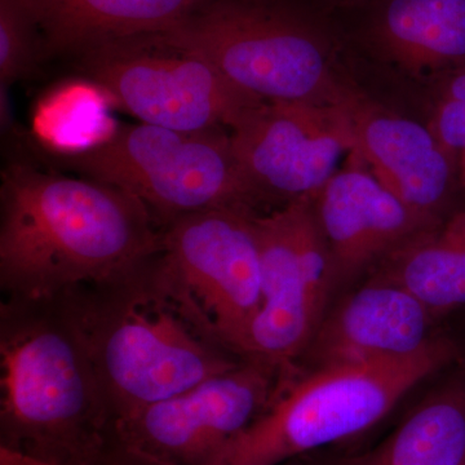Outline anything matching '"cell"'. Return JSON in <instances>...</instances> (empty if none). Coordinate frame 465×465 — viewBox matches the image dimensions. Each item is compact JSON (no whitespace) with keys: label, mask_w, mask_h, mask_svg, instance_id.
Returning <instances> with one entry per match:
<instances>
[{"label":"cell","mask_w":465,"mask_h":465,"mask_svg":"<svg viewBox=\"0 0 465 465\" xmlns=\"http://www.w3.org/2000/svg\"><path fill=\"white\" fill-rule=\"evenodd\" d=\"M314 210L331 255L336 283L381 264L419 232L430 228L354 150L314 197Z\"/></svg>","instance_id":"obj_12"},{"label":"cell","mask_w":465,"mask_h":465,"mask_svg":"<svg viewBox=\"0 0 465 465\" xmlns=\"http://www.w3.org/2000/svg\"><path fill=\"white\" fill-rule=\"evenodd\" d=\"M433 320L409 291L372 275L323 317L299 362L308 371L414 356L436 341Z\"/></svg>","instance_id":"obj_13"},{"label":"cell","mask_w":465,"mask_h":465,"mask_svg":"<svg viewBox=\"0 0 465 465\" xmlns=\"http://www.w3.org/2000/svg\"><path fill=\"white\" fill-rule=\"evenodd\" d=\"M349 465H465V385L428 396L381 445Z\"/></svg>","instance_id":"obj_18"},{"label":"cell","mask_w":465,"mask_h":465,"mask_svg":"<svg viewBox=\"0 0 465 465\" xmlns=\"http://www.w3.org/2000/svg\"><path fill=\"white\" fill-rule=\"evenodd\" d=\"M354 152L424 224L442 222L451 188V153L430 125L363 103L353 105Z\"/></svg>","instance_id":"obj_14"},{"label":"cell","mask_w":465,"mask_h":465,"mask_svg":"<svg viewBox=\"0 0 465 465\" xmlns=\"http://www.w3.org/2000/svg\"><path fill=\"white\" fill-rule=\"evenodd\" d=\"M45 56H78L128 36L173 30L210 0H25Z\"/></svg>","instance_id":"obj_15"},{"label":"cell","mask_w":465,"mask_h":465,"mask_svg":"<svg viewBox=\"0 0 465 465\" xmlns=\"http://www.w3.org/2000/svg\"><path fill=\"white\" fill-rule=\"evenodd\" d=\"M0 465H39L29 460L27 458L15 454L5 449H0Z\"/></svg>","instance_id":"obj_22"},{"label":"cell","mask_w":465,"mask_h":465,"mask_svg":"<svg viewBox=\"0 0 465 465\" xmlns=\"http://www.w3.org/2000/svg\"><path fill=\"white\" fill-rule=\"evenodd\" d=\"M75 58L90 84L142 124L186 133L232 128L262 103L170 32L115 39Z\"/></svg>","instance_id":"obj_8"},{"label":"cell","mask_w":465,"mask_h":465,"mask_svg":"<svg viewBox=\"0 0 465 465\" xmlns=\"http://www.w3.org/2000/svg\"><path fill=\"white\" fill-rule=\"evenodd\" d=\"M262 302L251 323L242 358L295 369L336 284L332 259L314 210V197L289 202L255 215Z\"/></svg>","instance_id":"obj_9"},{"label":"cell","mask_w":465,"mask_h":465,"mask_svg":"<svg viewBox=\"0 0 465 465\" xmlns=\"http://www.w3.org/2000/svg\"><path fill=\"white\" fill-rule=\"evenodd\" d=\"M374 275L409 291L436 318L465 307V213L419 232Z\"/></svg>","instance_id":"obj_17"},{"label":"cell","mask_w":465,"mask_h":465,"mask_svg":"<svg viewBox=\"0 0 465 465\" xmlns=\"http://www.w3.org/2000/svg\"><path fill=\"white\" fill-rule=\"evenodd\" d=\"M45 58L41 30L25 0H0V84L26 78Z\"/></svg>","instance_id":"obj_19"},{"label":"cell","mask_w":465,"mask_h":465,"mask_svg":"<svg viewBox=\"0 0 465 465\" xmlns=\"http://www.w3.org/2000/svg\"><path fill=\"white\" fill-rule=\"evenodd\" d=\"M369 34L411 72L465 63V0H374Z\"/></svg>","instance_id":"obj_16"},{"label":"cell","mask_w":465,"mask_h":465,"mask_svg":"<svg viewBox=\"0 0 465 465\" xmlns=\"http://www.w3.org/2000/svg\"><path fill=\"white\" fill-rule=\"evenodd\" d=\"M24 458H25V457H24ZM29 460H30V459H29ZM32 461H33V460H32ZM34 463H35V461H34ZM36 464H39V463H36ZM39 465H43V464H39Z\"/></svg>","instance_id":"obj_23"},{"label":"cell","mask_w":465,"mask_h":465,"mask_svg":"<svg viewBox=\"0 0 465 465\" xmlns=\"http://www.w3.org/2000/svg\"><path fill=\"white\" fill-rule=\"evenodd\" d=\"M0 449L43 465H121L114 410L54 302L0 305Z\"/></svg>","instance_id":"obj_2"},{"label":"cell","mask_w":465,"mask_h":465,"mask_svg":"<svg viewBox=\"0 0 465 465\" xmlns=\"http://www.w3.org/2000/svg\"><path fill=\"white\" fill-rule=\"evenodd\" d=\"M430 128L451 154L465 150V101L440 100Z\"/></svg>","instance_id":"obj_20"},{"label":"cell","mask_w":465,"mask_h":465,"mask_svg":"<svg viewBox=\"0 0 465 465\" xmlns=\"http://www.w3.org/2000/svg\"><path fill=\"white\" fill-rule=\"evenodd\" d=\"M177 41L259 101L342 104L329 33L286 0H210L179 26Z\"/></svg>","instance_id":"obj_5"},{"label":"cell","mask_w":465,"mask_h":465,"mask_svg":"<svg viewBox=\"0 0 465 465\" xmlns=\"http://www.w3.org/2000/svg\"><path fill=\"white\" fill-rule=\"evenodd\" d=\"M357 99L262 101L240 116L232 146L262 201L316 197L354 149Z\"/></svg>","instance_id":"obj_11"},{"label":"cell","mask_w":465,"mask_h":465,"mask_svg":"<svg viewBox=\"0 0 465 465\" xmlns=\"http://www.w3.org/2000/svg\"><path fill=\"white\" fill-rule=\"evenodd\" d=\"M286 374L243 360L142 411L116 421L121 465H210L268 409Z\"/></svg>","instance_id":"obj_10"},{"label":"cell","mask_w":465,"mask_h":465,"mask_svg":"<svg viewBox=\"0 0 465 465\" xmlns=\"http://www.w3.org/2000/svg\"><path fill=\"white\" fill-rule=\"evenodd\" d=\"M255 210L222 207L162 228L155 281L207 338L242 358L262 302Z\"/></svg>","instance_id":"obj_7"},{"label":"cell","mask_w":465,"mask_h":465,"mask_svg":"<svg viewBox=\"0 0 465 465\" xmlns=\"http://www.w3.org/2000/svg\"><path fill=\"white\" fill-rule=\"evenodd\" d=\"M149 259L54 300L87 351L116 421L243 361L189 320L155 281Z\"/></svg>","instance_id":"obj_3"},{"label":"cell","mask_w":465,"mask_h":465,"mask_svg":"<svg viewBox=\"0 0 465 465\" xmlns=\"http://www.w3.org/2000/svg\"><path fill=\"white\" fill-rule=\"evenodd\" d=\"M61 166L124 192L161 228L222 207L255 210L262 202L235 154L231 134L121 125L104 142L60 155Z\"/></svg>","instance_id":"obj_6"},{"label":"cell","mask_w":465,"mask_h":465,"mask_svg":"<svg viewBox=\"0 0 465 465\" xmlns=\"http://www.w3.org/2000/svg\"><path fill=\"white\" fill-rule=\"evenodd\" d=\"M440 100L465 101V70L450 79Z\"/></svg>","instance_id":"obj_21"},{"label":"cell","mask_w":465,"mask_h":465,"mask_svg":"<svg viewBox=\"0 0 465 465\" xmlns=\"http://www.w3.org/2000/svg\"><path fill=\"white\" fill-rule=\"evenodd\" d=\"M139 201L88 177L5 168L0 188V287L5 299L54 302L133 271L161 246Z\"/></svg>","instance_id":"obj_1"},{"label":"cell","mask_w":465,"mask_h":465,"mask_svg":"<svg viewBox=\"0 0 465 465\" xmlns=\"http://www.w3.org/2000/svg\"><path fill=\"white\" fill-rule=\"evenodd\" d=\"M450 357L448 342L436 339L414 356L291 375L268 409L210 465H280L366 432Z\"/></svg>","instance_id":"obj_4"}]
</instances>
